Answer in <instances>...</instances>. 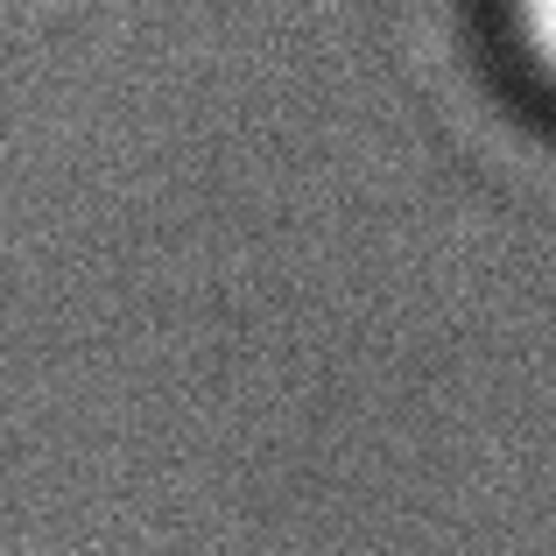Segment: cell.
<instances>
[{
    "instance_id": "1",
    "label": "cell",
    "mask_w": 556,
    "mask_h": 556,
    "mask_svg": "<svg viewBox=\"0 0 556 556\" xmlns=\"http://www.w3.org/2000/svg\"><path fill=\"white\" fill-rule=\"evenodd\" d=\"M521 28H529L535 56L556 71V0H521Z\"/></svg>"
}]
</instances>
